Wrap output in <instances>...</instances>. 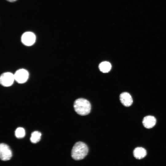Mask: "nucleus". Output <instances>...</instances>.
<instances>
[{
	"mask_svg": "<svg viewBox=\"0 0 166 166\" xmlns=\"http://www.w3.org/2000/svg\"><path fill=\"white\" fill-rule=\"evenodd\" d=\"M88 151V147L85 143L81 141L77 142L72 148V157L75 160H82L87 155Z\"/></svg>",
	"mask_w": 166,
	"mask_h": 166,
	"instance_id": "obj_1",
	"label": "nucleus"
},
{
	"mask_svg": "<svg viewBox=\"0 0 166 166\" xmlns=\"http://www.w3.org/2000/svg\"><path fill=\"white\" fill-rule=\"evenodd\" d=\"M73 107L75 112L81 116L88 115L91 109V105L89 102L82 98L76 100L74 102Z\"/></svg>",
	"mask_w": 166,
	"mask_h": 166,
	"instance_id": "obj_2",
	"label": "nucleus"
},
{
	"mask_svg": "<svg viewBox=\"0 0 166 166\" xmlns=\"http://www.w3.org/2000/svg\"><path fill=\"white\" fill-rule=\"evenodd\" d=\"M12 156V152L7 144L2 143L0 145V157L3 161L10 160Z\"/></svg>",
	"mask_w": 166,
	"mask_h": 166,
	"instance_id": "obj_3",
	"label": "nucleus"
},
{
	"mask_svg": "<svg viewBox=\"0 0 166 166\" xmlns=\"http://www.w3.org/2000/svg\"><path fill=\"white\" fill-rule=\"evenodd\" d=\"M14 81V74L10 72H6L2 73L0 78L1 85L5 87L11 86Z\"/></svg>",
	"mask_w": 166,
	"mask_h": 166,
	"instance_id": "obj_4",
	"label": "nucleus"
},
{
	"mask_svg": "<svg viewBox=\"0 0 166 166\" xmlns=\"http://www.w3.org/2000/svg\"><path fill=\"white\" fill-rule=\"evenodd\" d=\"M15 81L20 84L26 82L28 80L29 73L28 71L24 69H20L17 70L14 74Z\"/></svg>",
	"mask_w": 166,
	"mask_h": 166,
	"instance_id": "obj_5",
	"label": "nucleus"
},
{
	"mask_svg": "<svg viewBox=\"0 0 166 166\" xmlns=\"http://www.w3.org/2000/svg\"><path fill=\"white\" fill-rule=\"evenodd\" d=\"M21 41L25 45L30 46L33 45L36 40L35 34L31 32H26L22 35Z\"/></svg>",
	"mask_w": 166,
	"mask_h": 166,
	"instance_id": "obj_6",
	"label": "nucleus"
},
{
	"mask_svg": "<svg viewBox=\"0 0 166 166\" xmlns=\"http://www.w3.org/2000/svg\"><path fill=\"white\" fill-rule=\"evenodd\" d=\"M120 99L121 103L125 107L130 106L133 102L131 95L126 92L122 93L120 95Z\"/></svg>",
	"mask_w": 166,
	"mask_h": 166,
	"instance_id": "obj_7",
	"label": "nucleus"
},
{
	"mask_svg": "<svg viewBox=\"0 0 166 166\" xmlns=\"http://www.w3.org/2000/svg\"><path fill=\"white\" fill-rule=\"evenodd\" d=\"M156 118L152 116H147L144 117L142 121L144 126L148 129L153 128L156 124Z\"/></svg>",
	"mask_w": 166,
	"mask_h": 166,
	"instance_id": "obj_8",
	"label": "nucleus"
},
{
	"mask_svg": "<svg viewBox=\"0 0 166 166\" xmlns=\"http://www.w3.org/2000/svg\"><path fill=\"white\" fill-rule=\"evenodd\" d=\"M133 154L134 157L136 159H141L146 156L147 151L145 149L143 148L137 147L134 150Z\"/></svg>",
	"mask_w": 166,
	"mask_h": 166,
	"instance_id": "obj_9",
	"label": "nucleus"
},
{
	"mask_svg": "<svg viewBox=\"0 0 166 166\" xmlns=\"http://www.w3.org/2000/svg\"><path fill=\"white\" fill-rule=\"evenodd\" d=\"M99 68L101 72L104 73H106L108 72L110 70L111 68V65L108 61H103L99 64Z\"/></svg>",
	"mask_w": 166,
	"mask_h": 166,
	"instance_id": "obj_10",
	"label": "nucleus"
},
{
	"mask_svg": "<svg viewBox=\"0 0 166 166\" xmlns=\"http://www.w3.org/2000/svg\"><path fill=\"white\" fill-rule=\"evenodd\" d=\"M41 135V133L38 131H35L32 132L30 138L31 142L36 143L39 142L40 140Z\"/></svg>",
	"mask_w": 166,
	"mask_h": 166,
	"instance_id": "obj_11",
	"label": "nucleus"
},
{
	"mask_svg": "<svg viewBox=\"0 0 166 166\" xmlns=\"http://www.w3.org/2000/svg\"><path fill=\"white\" fill-rule=\"evenodd\" d=\"M25 135V131L22 127L17 128L15 131V135L16 137L20 138L23 137Z\"/></svg>",
	"mask_w": 166,
	"mask_h": 166,
	"instance_id": "obj_12",
	"label": "nucleus"
},
{
	"mask_svg": "<svg viewBox=\"0 0 166 166\" xmlns=\"http://www.w3.org/2000/svg\"><path fill=\"white\" fill-rule=\"evenodd\" d=\"M7 1L10 2H13L17 0H6Z\"/></svg>",
	"mask_w": 166,
	"mask_h": 166,
	"instance_id": "obj_13",
	"label": "nucleus"
}]
</instances>
